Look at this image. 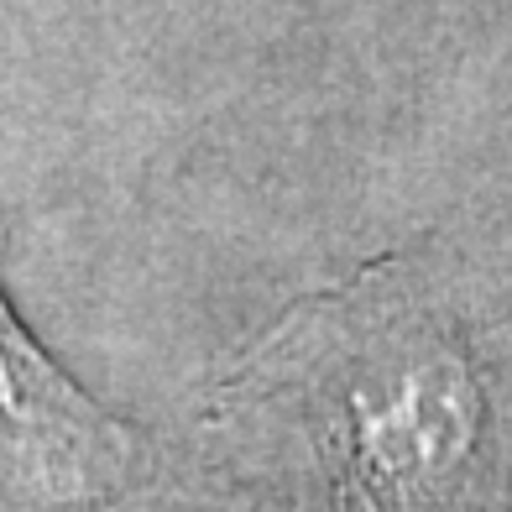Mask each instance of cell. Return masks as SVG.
Masks as SVG:
<instances>
[{"label":"cell","mask_w":512,"mask_h":512,"mask_svg":"<svg viewBox=\"0 0 512 512\" xmlns=\"http://www.w3.org/2000/svg\"><path fill=\"white\" fill-rule=\"evenodd\" d=\"M136 439L37 351L0 293V481L42 507H100L136 481Z\"/></svg>","instance_id":"obj_1"}]
</instances>
